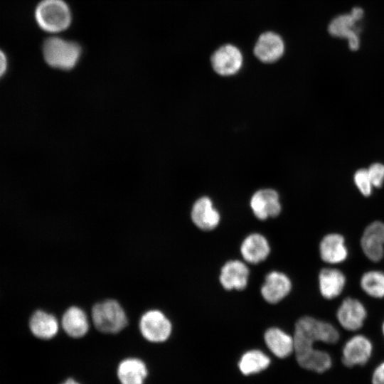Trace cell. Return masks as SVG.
Wrapping results in <instances>:
<instances>
[{
	"mask_svg": "<svg viewBox=\"0 0 384 384\" xmlns=\"http://www.w3.org/2000/svg\"><path fill=\"white\" fill-rule=\"evenodd\" d=\"M62 326L68 336L73 338L82 337L89 329L87 316L82 309L71 306L63 314Z\"/></svg>",
	"mask_w": 384,
	"mask_h": 384,
	"instance_id": "cell-21",
	"label": "cell"
},
{
	"mask_svg": "<svg viewBox=\"0 0 384 384\" xmlns=\"http://www.w3.org/2000/svg\"><path fill=\"white\" fill-rule=\"evenodd\" d=\"M367 171L373 186L380 188L384 181V165L374 163Z\"/></svg>",
	"mask_w": 384,
	"mask_h": 384,
	"instance_id": "cell-27",
	"label": "cell"
},
{
	"mask_svg": "<svg viewBox=\"0 0 384 384\" xmlns=\"http://www.w3.org/2000/svg\"><path fill=\"white\" fill-rule=\"evenodd\" d=\"M297 363L302 368L322 373L331 368L332 359L326 351L315 349L313 353Z\"/></svg>",
	"mask_w": 384,
	"mask_h": 384,
	"instance_id": "cell-24",
	"label": "cell"
},
{
	"mask_svg": "<svg viewBox=\"0 0 384 384\" xmlns=\"http://www.w3.org/2000/svg\"><path fill=\"white\" fill-rule=\"evenodd\" d=\"M382 331H383V334L384 336V321H383V325H382Z\"/></svg>",
	"mask_w": 384,
	"mask_h": 384,
	"instance_id": "cell-31",
	"label": "cell"
},
{
	"mask_svg": "<svg viewBox=\"0 0 384 384\" xmlns=\"http://www.w3.org/2000/svg\"><path fill=\"white\" fill-rule=\"evenodd\" d=\"M250 205L255 216L262 220L275 218L282 210L279 195L275 190L271 188L256 191L250 199Z\"/></svg>",
	"mask_w": 384,
	"mask_h": 384,
	"instance_id": "cell-10",
	"label": "cell"
},
{
	"mask_svg": "<svg viewBox=\"0 0 384 384\" xmlns=\"http://www.w3.org/2000/svg\"><path fill=\"white\" fill-rule=\"evenodd\" d=\"M240 253L244 260L250 264H258L268 257L270 246L262 234L254 233L248 235L242 242Z\"/></svg>",
	"mask_w": 384,
	"mask_h": 384,
	"instance_id": "cell-16",
	"label": "cell"
},
{
	"mask_svg": "<svg viewBox=\"0 0 384 384\" xmlns=\"http://www.w3.org/2000/svg\"><path fill=\"white\" fill-rule=\"evenodd\" d=\"M80 53L81 48L78 43L58 37L47 38L43 46L46 62L50 66L61 70H70L75 67Z\"/></svg>",
	"mask_w": 384,
	"mask_h": 384,
	"instance_id": "cell-3",
	"label": "cell"
},
{
	"mask_svg": "<svg viewBox=\"0 0 384 384\" xmlns=\"http://www.w3.org/2000/svg\"><path fill=\"white\" fill-rule=\"evenodd\" d=\"M270 362L269 356L262 351L252 349L242 355L238 362V368L243 375H249L265 370Z\"/></svg>",
	"mask_w": 384,
	"mask_h": 384,
	"instance_id": "cell-23",
	"label": "cell"
},
{
	"mask_svg": "<svg viewBox=\"0 0 384 384\" xmlns=\"http://www.w3.org/2000/svg\"><path fill=\"white\" fill-rule=\"evenodd\" d=\"M291 289L292 282L286 274L272 271L265 276L260 293L267 302L277 304L285 298Z\"/></svg>",
	"mask_w": 384,
	"mask_h": 384,
	"instance_id": "cell-12",
	"label": "cell"
},
{
	"mask_svg": "<svg viewBox=\"0 0 384 384\" xmlns=\"http://www.w3.org/2000/svg\"><path fill=\"white\" fill-rule=\"evenodd\" d=\"M293 339L294 353L298 361L315 350L316 342L336 343L339 339V333L329 322L304 316L295 323Z\"/></svg>",
	"mask_w": 384,
	"mask_h": 384,
	"instance_id": "cell-1",
	"label": "cell"
},
{
	"mask_svg": "<svg viewBox=\"0 0 384 384\" xmlns=\"http://www.w3.org/2000/svg\"><path fill=\"white\" fill-rule=\"evenodd\" d=\"M354 182L359 191L364 196L367 197L371 194L373 185L367 169H361L358 170L354 174Z\"/></svg>",
	"mask_w": 384,
	"mask_h": 384,
	"instance_id": "cell-26",
	"label": "cell"
},
{
	"mask_svg": "<svg viewBox=\"0 0 384 384\" xmlns=\"http://www.w3.org/2000/svg\"><path fill=\"white\" fill-rule=\"evenodd\" d=\"M361 246L366 257L372 262H379L384 256V223L373 221L364 230Z\"/></svg>",
	"mask_w": 384,
	"mask_h": 384,
	"instance_id": "cell-8",
	"label": "cell"
},
{
	"mask_svg": "<svg viewBox=\"0 0 384 384\" xmlns=\"http://www.w3.org/2000/svg\"><path fill=\"white\" fill-rule=\"evenodd\" d=\"M319 254L321 260L329 264L345 261L348 257V249L344 238L338 233L326 235L320 242Z\"/></svg>",
	"mask_w": 384,
	"mask_h": 384,
	"instance_id": "cell-17",
	"label": "cell"
},
{
	"mask_svg": "<svg viewBox=\"0 0 384 384\" xmlns=\"http://www.w3.org/2000/svg\"><path fill=\"white\" fill-rule=\"evenodd\" d=\"M210 61L215 73L228 76L240 70L242 65V55L237 47L228 44L217 49L212 55Z\"/></svg>",
	"mask_w": 384,
	"mask_h": 384,
	"instance_id": "cell-9",
	"label": "cell"
},
{
	"mask_svg": "<svg viewBox=\"0 0 384 384\" xmlns=\"http://www.w3.org/2000/svg\"><path fill=\"white\" fill-rule=\"evenodd\" d=\"M7 68V58L3 50L0 49V78L5 73Z\"/></svg>",
	"mask_w": 384,
	"mask_h": 384,
	"instance_id": "cell-29",
	"label": "cell"
},
{
	"mask_svg": "<svg viewBox=\"0 0 384 384\" xmlns=\"http://www.w3.org/2000/svg\"><path fill=\"white\" fill-rule=\"evenodd\" d=\"M147 373L146 364L137 358L124 359L117 367V377L121 384H144Z\"/></svg>",
	"mask_w": 384,
	"mask_h": 384,
	"instance_id": "cell-20",
	"label": "cell"
},
{
	"mask_svg": "<svg viewBox=\"0 0 384 384\" xmlns=\"http://www.w3.org/2000/svg\"><path fill=\"white\" fill-rule=\"evenodd\" d=\"M371 383L372 384H384V362L375 368L372 375Z\"/></svg>",
	"mask_w": 384,
	"mask_h": 384,
	"instance_id": "cell-28",
	"label": "cell"
},
{
	"mask_svg": "<svg viewBox=\"0 0 384 384\" xmlns=\"http://www.w3.org/2000/svg\"><path fill=\"white\" fill-rule=\"evenodd\" d=\"M372 352L371 341L363 335H355L343 347L342 363L347 368L363 366L370 358Z\"/></svg>",
	"mask_w": 384,
	"mask_h": 384,
	"instance_id": "cell-7",
	"label": "cell"
},
{
	"mask_svg": "<svg viewBox=\"0 0 384 384\" xmlns=\"http://www.w3.org/2000/svg\"><path fill=\"white\" fill-rule=\"evenodd\" d=\"M139 329L145 339L150 342L161 343L169 338L172 325L163 312L152 309L142 315L139 321Z\"/></svg>",
	"mask_w": 384,
	"mask_h": 384,
	"instance_id": "cell-6",
	"label": "cell"
},
{
	"mask_svg": "<svg viewBox=\"0 0 384 384\" xmlns=\"http://www.w3.org/2000/svg\"><path fill=\"white\" fill-rule=\"evenodd\" d=\"M32 334L41 339L53 338L59 329L57 319L44 311L38 310L31 316L29 322Z\"/></svg>",
	"mask_w": 384,
	"mask_h": 384,
	"instance_id": "cell-22",
	"label": "cell"
},
{
	"mask_svg": "<svg viewBox=\"0 0 384 384\" xmlns=\"http://www.w3.org/2000/svg\"><path fill=\"white\" fill-rule=\"evenodd\" d=\"M62 384H80L78 381L75 380L73 378H68L65 380Z\"/></svg>",
	"mask_w": 384,
	"mask_h": 384,
	"instance_id": "cell-30",
	"label": "cell"
},
{
	"mask_svg": "<svg viewBox=\"0 0 384 384\" xmlns=\"http://www.w3.org/2000/svg\"><path fill=\"white\" fill-rule=\"evenodd\" d=\"M366 316L367 311L363 304L359 300L351 297L343 299L336 312L340 325L350 331L360 329Z\"/></svg>",
	"mask_w": 384,
	"mask_h": 384,
	"instance_id": "cell-11",
	"label": "cell"
},
{
	"mask_svg": "<svg viewBox=\"0 0 384 384\" xmlns=\"http://www.w3.org/2000/svg\"><path fill=\"white\" fill-rule=\"evenodd\" d=\"M361 287L370 297H384V272L378 270L365 272L361 278Z\"/></svg>",
	"mask_w": 384,
	"mask_h": 384,
	"instance_id": "cell-25",
	"label": "cell"
},
{
	"mask_svg": "<svg viewBox=\"0 0 384 384\" xmlns=\"http://www.w3.org/2000/svg\"><path fill=\"white\" fill-rule=\"evenodd\" d=\"M35 18L43 30L58 33L70 26L71 13L63 0H42L36 6Z\"/></svg>",
	"mask_w": 384,
	"mask_h": 384,
	"instance_id": "cell-2",
	"label": "cell"
},
{
	"mask_svg": "<svg viewBox=\"0 0 384 384\" xmlns=\"http://www.w3.org/2000/svg\"><path fill=\"white\" fill-rule=\"evenodd\" d=\"M284 44L282 38L273 32L262 33L254 48L255 56L263 63H273L283 55Z\"/></svg>",
	"mask_w": 384,
	"mask_h": 384,
	"instance_id": "cell-15",
	"label": "cell"
},
{
	"mask_svg": "<svg viewBox=\"0 0 384 384\" xmlns=\"http://www.w3.org/2000/svg\"><path fill=\"white\" fill-rule=\"evenodd\" d=\"M318 279L320 293L326 299H332L340 295L346 284L345 275L336 268L322 269Z\"/></svg>",
	"mask_w": 384,
	"mask_h": 384,
	"instance_id": "cell-18",
	"label": "cell"
},
{
	"mask_svg": "<svg viewBox=\"0 0 384 384\" xmlns=\"http://www.w3.org/2000/svg\"><path fill=\"white\" fill-rule=\"evenodd\" d=\"M364 11L361 7H353L350 13L334 17L328 26L329 34L334 37L344 38L351 50H357L361 46V28L358 23L363 19Z\"/></svg>",
	"mask_w": 384,
	"mask_h": 384,
	"instance_id": "cell-5",
	"label": "cell"
},
{
	"mask_svg": "<svg viewBox=\"0 0 384 384\" xmlns=\"http://www.w3.org/2000/svg\"><path fill=\"white\" fill-rule=\"evenodd\" d=\"M250 271L245 262L238 260H229L220 270L219 280L226 290H242L246 288Z\"/></svg>",
	"mask_w": 384,
	"mask_h": 384,
	"instance_id": "cell-13",
	"label": "cell"
},
{
	"mask_svg": "<svg viewBox=\"0 0 384 384\" xmlns=\"http://www.w3.org/2000/svg\"><path fill=\"white\" fill-rule=\"evenodd\" d=\"M266 346L277 357L284 358L294 352L293 336L277 327L267 329L264 335Z\"/></svg>",
	"mask_w": 384,
	"mask_h": 384,
	"instance_id": "cell-19",
	"label": "cell"
},
{
	"mask_svg": "<svg viewBox=\"0 0 384 384\" xmlns=\"http://www.w3.org/2000/svg\"><path fill=\"white\" fill-rule=\"evenodd\" d=\"M92 319L95 327L107 334H116L127 325V318L121 305L108 299L97 303L92 309Z\"/></svg>",
	"mask_w": 384,
	"mask_h": 384,
	"instance_id": "cell-4",
	"label": "cell"
},
{
	"mask_svg": "<svg viewBox=\"0 0 384 384\" xmlns=\"http://www.w3.org/2000/svg\"><path fill=\"white\" fill-rule=\"evenodd\" d=\"M191 216L195 225L204 231L215 229L220 221L219 212L207 196L201 197L193 203Z\"/></svg>",
	"mask_w": 384,
	"mask_h": 384,
	"instance_id": "cell-14",
	"label": "cell"
}]
</instances>
